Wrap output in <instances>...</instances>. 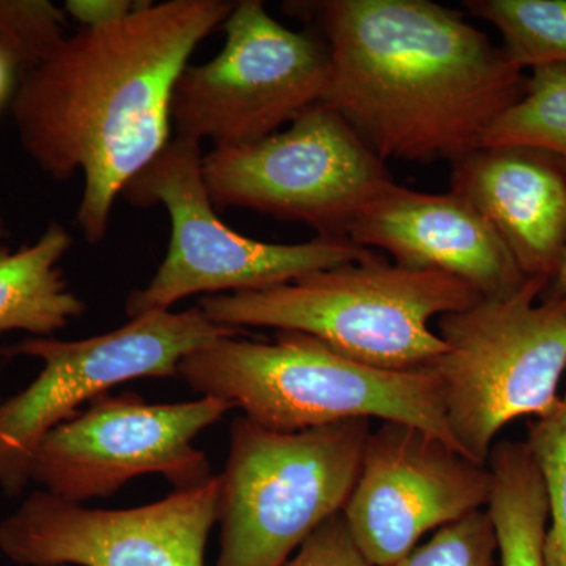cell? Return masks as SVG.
Masks as SVG:
<instances>
[{"label": "cell", "mask_w": 566, "mask_h": 566, "mask_svg": "<svg viewBox=\"0 0 566 566\" xmlns=\"http://www.w3.org/2000/svg\"><path fill=\"white\" fill-rule=\"evenodd\" d=\"M528 279L516 293L436 319L447 352L433 370L447 424L461 452L488 464L495 436L520 417L543 419L560 405L566 374V303Z\"/></svg>", "instance_id": "obj_5"}, {"label": "cell", "mask_w": 566, "mask_h": 566, "mask_svg": "<svg viewBox=\"0 0 566 566\" xmlns=\"http://www.w3.org/2000/svg\"><path fill=\"white\" fill-rule=\"evenodd\" d=\"M7 238H9V230H7L6 218H3L2 210H0V252L7 251Z\"/></svg>", "instance_id": "obj_27"}, {"label": "cell", "mask_w": 566, "mask_h": 566, "mask_svg": "<svg viewBox=\"0 0 566 566\" xmlns=\"http://www.w3.org/2000/svg\"><path fill=\"white\" fill-rule=\"evenodd\" d=\"M465 9L493 24L521 69L566 63V0H468Z\"/></svg>", "instance_id": "obj_19"}, {"label": "cell", "mask_w": 566, "mask_h": 566, "mask_svg": "<svg viewBox=\"0 0 566 566\" xmlns=\"http://www.w3.org/2000/svg\"><path fill=\"white\" fill-rule=\"evenodd\" d=\"M493 523L501 566H546L549 505L542 469L527 442L501 441L488 457Z\"/></svg>", "instance_id": "obj_17"}, {"label": "cell", "mask_w": 566, "mask_h": 566, "mask_svg": "<svg viewBox=\"0 0 566 566\" xmlns=\"http://www.w3.org/2000/svg\"><path fill=\"white\" fill-rule=\"evenodd\" d=\"M497 542L486 510L438 528L394 566H495Z\"/></svg>", "instance_id": "obj_22"}, {"label": "cell", "mask_w": 566, "mask_h": 566, "mask_svg": "<svg viewBox=\"0 0 566 566\" xmlns=\"http://www.w3.org/2000/svg\"><path fill=\"white\" fill-rule=\"evenodd\" d=\"M219 495V475L136 509H87L36 491L0 523V553L21 566H203Z\"/></svg>", "instance_id": "obj_12"}, {"label": "cell", "mask_w": 566, "mask_h": 566, "mask_svg": "<svg viewBox=\"0 0 566 566\" xmlns=\"http://www.w3.org/2000/svg\"><path fill=\"white\" fill-rule=\"evenodd\" d=\"M229 0L137 2L122 20L66 35L11 98L22 148L57 181L84 177L76 222L102 243L123 188L166 148L177 81L222 28Z\"/></svg>", "instance_id": "obj_1"}, {"label": "cell", "mask_w": 566, "mask_h": 566, "mask_svg": "<svg viewBox=\"0 0 566 566\" xmlns=\"http://www.w3.org/2000/svg\"><path fill=\"white\" fill-rule=\"evenodd\" d=\"M543 296L557 297V300L566 303V244L556 274H554V277L547 283Z\"/></svg>", "instance_id": "obj_25"}, {"label": "cell", "mask_w": 566, "mask_h": 566, "mask_svg": "<svg viewBox=\"0 0 566 566\" xmlns=\"http://www.w3.org/2000/svg\"><path fill=\"white\" fill-rule=\"evenodd\" d=\"M283 10L322 32V104L382 159L455 163L526 92L527 76L460 11L431 0H311Z\"/></svg>", "instance_id": "obj_2"}, {"label": "cell", "mask_w": 566, "mask_h": 566, "mask_svg": "<svg viewBox=\"0 0 566 566\" xmlns=\"http://www.w3.org/2000/svg\"><path fill=\"white\" fill-rule=\"evenodd\" d=\"M482 300L468 283L370 255L260 292L210 294L199 307L219 326L312 335L390 371L430 370L447 345L431 322Z\"/></svg>", "instance_id": "obj_3"}, {"label": "cell", "mask_w": 566, "mask_h": 566, "mask_svg": "<svg viewBox=\"0 0 566 566\" xmlns=\"http://www.w3.org/2000/svg\"><path fill=\"white\" fill-rule=\"evenodd\" d=\"M368 420L283 433L238 417L219 475L216 566H283L344 510L359 475Z\"/></svg>", "instance_id": "obj_6"}, {"label": "cell", "mask_w": 566, "mask_h": 566, "mask_svg": "<svg viewBox=\"0 0 566 566\" xmlns=\"http://www.w3.org/2000/svg\"><path fill=\"white\" fill-rule=\"evenodd\" d=\"M132 0H70L65 3L66 14L80 22L81 28H98L122 20L136 9Z\"/></svg>", "instance_id": "obj_24"}, {"label": "cell", "mask_w": 566, "mask_h": 566, "mask_svg": "<svg viewBox=\"0 0 566 566\" xmlns=\"http://www.w3.org/2000/svg\"><path fill=\"white\" fill-rule=\"evenodd\" d=\"M73 244L62 223H48L35 243L0 252V335L24 331L51 337L85 312L61 262Z\"/></svg>", "instance_id": "obj_16"}, {"label": "cell", "mask_w": 566, "mask_h": 566, "mask_svg": "<svg viewBox=\"0 0 566 566\" xmlns=\"http://www.w3.org/2000/svg\"><path fill=\"white\" fill-rule=\"evenodd\" d=\"M69 14L48 0H0V54L20 80L65 39Z\"/></svg>", "instance_id": "obj_20"}, {"label": "cell", "mask_w": 566, "mask_h": 566, "mask_svg": "<svg viewBox=\"0 0 566 566\" xmlns=\"http://www.w3.org/2000/svg\"><path fill=\"white\" fill-rule=\"evenodd\" d=\"M14 76H18L17 71L11 69L9 61L0 54V106H2L11 95Z\"/></svg>", "instance_id": "obj_26"}, {"label": "cell", "mask_w": 566, "mask_h": 566, "mask_svg": "<svg viewBox=\"0 0 566 566\" xmlns=\"http://www.w3.org/2000/svg\"><path fill=\"white\" fill-rule=\"evenodd\" d=\"M353 243L382 249L392 262L436 271L501 300L528 281L486 219L455 192L427 193L390 185L354 219Z\"/></svg>", "instance_id": "obj_14"}, {"label": "cell", "mask_w": 566, "mask_h": 566, "mask_svg": "<svg viewBox=\"0 0 566 566\" xmlns=\"http://www.w3.org/2000/svg\"><path fill=\"white\" fill-rule=\"evenodd\" d=\"M490 491L488 464L412 424L382 422L342 516L368 564L394 566L428 532L485 510Z\"/></svg>", "instance_id": "obj_13"}, {"label": "cell", "mask_w": 566, "mask_h": 566, "mask_svg": "<svg viewBox=\"0 0 566 566\" xmlns=\"http://www.w3.org/2000/svg\"><path fill=\"white\" fill-rule=\"evenodd\" d=\"M452 192L486 219L527 279L549 283L566 244V170L553 155L476 147L452 163Z\"/></svg>", "instance_id": "obj_15"}, {"label": "cell", "mask_w": 566, "mask_h": 566, "mask_svg": "<svg viewBox=\"0 0 566 566\" xmlns=\"http://www.w3.org/2000/svg\"><path fill=\"white\" fill-rule=\"evenodd\" d=\"M233 409L212 397L150 405L133 392L102 395L44 436L31 482L73 504L109 497L147 474L166 476L175 491L203 485L210 463L193 439Z\"/></svg>", "instance_id": "obj_11"}, {"label": "cell", "mask_w": 566, "mask_h": 566, "mask_svg": "<svg viewBox=\"0 0 566 566\" xmlns=\"http://www.w3.org/2000/svg\"><path fill=\"white\" fill-rule=\"evenodd\" d=\"M283 566H371L354 543L342 513L322 524Z\"/></svg>", "instance_id": "obj_23"}, {"label": "cell", "mask_w": 566, "mask_h": 566, "mask_svg": "<svg viewBox=\"0 0 566 566\" xmlns=\"http://www.w3.org/2000/svg\"><path fill=\"white\" fill-rule=\"evenodd\" d=\"M222 29V51L186 66L175 85V139L211 140L214 148L252 144L323 102L331 52L322 35L285 28L262 0L234 3Z\"/></svg>", "instance_id": "obj_9"}, {"label": "cell", "mask_w": 566, "mask_h": 566, "mask_svg": "<svg viewBox=\"0 0 566 566\" xmlns=\"http://www.w3.org/2000/svg\"><path fill=\"white\" fill-rule=\"evenodd\" d=\"M501 145L538 148L566 170V63L532 69L523 98L486 129L479 147Z\"/></svg>", "instance_id": "obj_18"}, {"label": "cell", "mask_w": 566, "mask_h": 566, "mask_svg": "<svg viewBox=\"0 0 566 566\" xmlns=\"http://www.w3.org/2000/svg\"><path fill=\"white\" fill-rule=\"evenodd\" d=\"M202 170L214 208L305 223L327 238H348L357 214L395 182L386 161L322 103L285 132L212 148Z\"/></svg>", "instance_id": "obj_10"}, {"label": "cell", "mask_w": 566, "mask_h": 566, "mask_svg": "<svg viewBox=\"0 0 566 566\" xmlns=\"http://www.w3.org/2000/svg\"><path fill=\"white\" fill-rule=\"evenodd\" d=\"M526 442L542 469L549 505L546 566H566V389L560 405L528 427Z\"/></svg>", "instance_id": "obj_21"}, {"label": "cell", "mask_w": 566, "mask_h": 566, "mask_svg": "<svg viewBox=\"0 0 566 566\" xmlns=\"http://www.w3.org/2000/svg\"><path fill=\"white\" fill-rule=\"evenodd\" d=\"M178 376L193 392L229 401L268 430L296 433L378 419L412 424L460 450L433 368L382 370L312 335L277 331L271 342L221 338L185 357Z\"/></svg>", "instance_id": "obj_4"}, {"label": "cell", "mask_w": 566, "mask_h": 566, "mask_svg": "<svg viewBox=\"0 0 566 566\" xmlns=\"http://www.w3.org/2000/svg\"><path fill=\"white\" fill-rule=\"evenodd\" d=\"M202 161L199 144L174 139L123 188L126 202L136 208L163 205L172 223L166 259L151 281L126 300L129 318L170 311L193 294L273 289L374 252L349 238L273 244L234 232L216 214Z\"/></svg>", "instance_id": "obj_7"}, {"label": "cell", "mask_w": 566, "mask_h": 566, "mask_svg": "<svg viewBox=\"0 0 566 566\" xmlns=\"http://www.w3.org/2000/svg\"><path fill=\"white\" fill-rule=\"evenodd\" d=\"M245 331L212 323L202 308L151 312L111 333L57 340L25 338L10 346L9 357L43 363L40 375L20 394L0 405V488L20 495L31 482L33 455L44 436L77 408L112 387L139 378H169L189 354Z\"/></svg>", "instance_id": "obj_8"}]
</instances>
